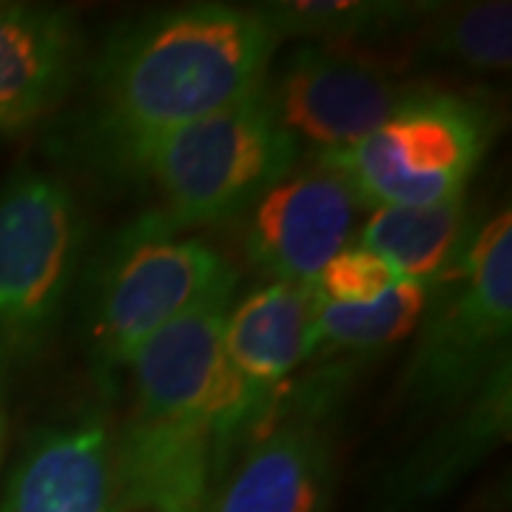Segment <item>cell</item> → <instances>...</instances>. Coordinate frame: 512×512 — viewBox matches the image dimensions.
<instances>
[{
    "mask_svg": "<svg viewBox=\"0 0 512 512\" xmlns=\"http://www.w3.org/2000/svg\"><path fill=\"white\" fill-rule=\"evenodd\" d=\"M265 86V83H262ZM299 148L276 123L265 92L165 134L131 168L154 185L151 217L168 231L214 225L248 205L296 168Z\"/></svg>",
    "mask_w": 512,
    "mask_h": 512,
    "instance_id": "7a4b0ae2",
    "label": "cell"
},
{
    "mask_svg": "<svg viewBox=\"0 0 512 512\" xmlns=\"http://www.w3.org/2000/svg\"><path fill=\"white\" fill-rule=\"evenodd\" d=\"M330 473V444L316 416L274 421L211 493L205 512H319Z\"/></svg>",
    "mask_w": 512,
    "mask_h": 512,
    "instance_id": "7c38bea8",
    "label": "cell"
},
{
    "mask_svg": "<svg viewBox=\"0 0 512 512\" xmlns=\"http://www.w3.org/2000/svg\"><path fill=\"white\" fill-rule=\"evenodd\" d=\"M433 3H393V0H276L254 6L276 40L302 37L319 46H353L359 40L413 29Z\"/></svg>",
    "mask_w": 512,
    "mask_h": 512,
    "instance_id": "2e32d148",
    "label": "cell"
},
{
    "mask_svg": "<svg viewBox=\"0 0 512 512\" xmlns=\"http://www.w3.org/2000/svg\"><path fill=\"white\" fill-rule=\"evenodd\" d=\"M80 251L83 211L66 180L26 165L0 185V359L52 336Z\"/></svg>",
    "mask_w": 512,
    "mask_h": 512,
    "instance_id": "8992f818",
    "label": "cell"
},
{
    "mask_svg": "<svg viewBox=\"0 0 512 512\" xmlns=\"http://www.w3.org/2000/svg\"><path fill=\"white\" fill-rule=\"evenodd\" d=\"M433 296V285L404 279L399 288L370 305H325L316 299L313 353H379L399 345L419 330Z\"/></svg>",
    "mask_w": 512,
    "mask_h": 512,
    "instance_id": "e0dca14e",
    "label": "cell"
},
{
    "mask_svg": "<svg viewBox=\"0 0 512 512\" xmlns=\"http://www.w3.org/2000/svg\"><path fill=\"white\" fill-rule=\"evenodd\" d=\"M83 60L66 9L0 3V134L29 128L63 103Z\"/></svg>",
    "mask_w": 512,
    "mask_h": 512,
    "instance_id": "8fae6325",
    "label": "cell"
},
{
    "mask_svg": "<svg viewBox=\"0 0 512 512\" xmlns=\"http://www.w3.org/2000/svg\"><path fill=\"white\" fill-rule=\"evenodd\" d=\"M419 86L348 46H302L265 77V100L296 148L311 157L382 128Z\"/></svg>",
    "mask_w": 512,
    "mask_h": 512,
    "instance_id": "ba28073f",
    "label": "cell"
},
{
    "mask_svg": "<svg viewBox=\"0 0 512 512\" xmlns=\"http://www.w3.org/2000/svg\"><path fill=\"white\" fill-rule=\"evenodd\" d=\"M237 274L211 245L168 231L157 217H140L97 259L86 339L106 376L128 365L157 330L208 302H231Z\"/></svg>",
    "mask_w": 512,
    "mask_h": 512,
    "instance_id": "3957f363",
    "label": "cell"
},
{
    "mask_svg": "<svg viewBox=\"0 0 512 512\" xmlns=\"http://www.w3.org/2000/svg\"><path fill=\"white\" fill-rule=\"evenodd\" d=\"M3 436H6V421H3V407H0V453H3Z\"/></svg>",
    "mask_w": 512,
    "mask_h": 512,
    "instance_id": "ffe728a7",
    "label": "cell"
},
{
    "mask_svg": "<svg viewBox=\"0 0 512 512\" xmlns=\"http://www.w3.org/2000/svg\"><path fill=\"white\" fill-rule=\"evenodd\" d=\"M495 120L473 97L416 89L382 128L313 163L333 171L362 208H419L464 200Z\"/></svg>",
    "mask_w": 512,
    "mask_h": 512,
    "instance_id": "5b68a950",
    "label": "cell"
},
{
    "mask_svg": "<svg viewBox=\"0 0 512 512\" xmlns=\"http://www.w3.org/2000/svg\"><path fill=\"white\" fill-rule=\"evenodd\" d=\"M362 202L333 171L311 163L265 188L245 211L242 248L271 282L308 285L353 242Z\"/></svg>",
    "mask_w": 512,
    "mask_h": 512,
    "instance_id": "9c48e42d",
    "label": "cell"
},
{
    "mask_svg": "<svg viewBox=\"0 0 512 512\" xmlns=\"http://www.w3.org/2000/svg\"><path fill=\"white\" fill-rule=\"evenodd\" d=\"M424 52L476 72H507L512 63V6L487 3H433L413 26Z\"/></svg>",
    "mask_w": 512,
    "mask_h": 512,
    "instance_id": "ac0fdd59",
    "label": "cell"
},
{
    "mask_svg": "<svg viewBox=\"0 0 512 512\" xmlns=\"http://www.w3.org/2000/svg\"><path fill=\"white\" fill-rule=\"evenodd\" d=\"M419 328V345L399 382V399L410 410H453L510 362V208L478 228L456 274L436 285Z\"/></svg>",
    "mask_w": 512,
    "mask_h": 512,
    "instance_id": "277c9868",
    "label": "cell"
},
{
    "mask_svg": "<svg viewBox=\"0 0 512 512\" xmlns=\"http://www.w3.org/2000/svg\"><path fill=\"white\" fill-rule=\"evenodd\" d=\"M512 376L510 362L495 370L476 393L453 407L456 419L439 427L407 458L393 493L404 501L430 498L447 490L464 470H470L493 447L510 436Z\"/></svg>",
    "mask_w": 512,
    "mask_h": 512,
    "instance_id": "5bb4252c",
    "label": "cell"
},
{
    "mask_svg": "<svg viewBox=\"0 0 512 512\" xmlns=\"http://www.w3.org/2000/svg\"><path fill=\"white\" fill-rule=\"evenodd\" d=\"M313 328L316 296L291 282H268L225 313V350L265 416L279 387L313 356Z\"/></svg>",
    "mask_w": 512,
    "mask_h": 512,
    "instance_id": "4fadbf2b",
    "label": "cell"
},
{
    "mask_svg": "<svg viewBox=\"0 0 512 512\" xmlns=\"http://www.w3.org/2000/svg\"><path fill=\"white\" fill-rule=\"evenodd\" d=\"M0 512H123L109 424L89 413L37 430L6 481Z\"/></svg>",
    "mask_w": 512,
    "mask_h": 512,
    "instance_id": "30bf717a",
    "label": "cell"
},
{
    "mask_svg": "<svg viewBox=\"0 0 512 512\" xmlns=\"http://www.w3.org/2000/svg\"><path fill=\"white\" fill-rule=\"evenodd\" d=\"M276 46L254 6L194 3L134 20L97 57L86 131L131 171L165 134L259 92Z\"/></svg>",
    "mask_w": 512,
    "mask_h": 512,
    "instance_id": "6da1fadb",
    "label": "cell"
},
{
    "mask_svg": "<svg viewBox=\"0 0 512 512\" xmlns=\"http://www.w3.org/2000/svg\"><path fill=\"white\" fill-rule=\"evenodd\" d=\"M402 282L404 276L384 256L353 242L316 274L311 291L325 305H370Z\"/></svg>",
    "mask_w": 512,
    "mask_h": 512,
    "instance_id": "d6986e66",
    "label": "cell"
},
{
    "mask_svg": "<svg viewBox=\"0 0 512 512\" xmlns=\"http://www.w3.org/2000/svg\"><path fill=\"white\" fill-rule=\"evenodd\" d=\"M228 302H208L157 330L128 359L131 413L211 433L228 447L265 419L254 390L231 362L222 325Z\"/></svg>",
    "mask_w": 512,
    "mask_h": 512,
    "instance_id": "52a82bcc",
    "label": "cell"
},
{
    "mask_svg": "<svg viewBox=\"0 0 512 512\" xmlns=\"http://www.w3.org/2000/svg\"><path fill=\"white\" fill-rule=\"evenodd\" d=\"M476 231L467 200H453L419 208H373L356 242L384 256L404 279L436 288L456 274Z\"/></svg>",
    "mask_w": 512,
    "mask_h": 512,
    "instance_id": "9a60e30c",
    "label": "cell"
}]
</instances>
